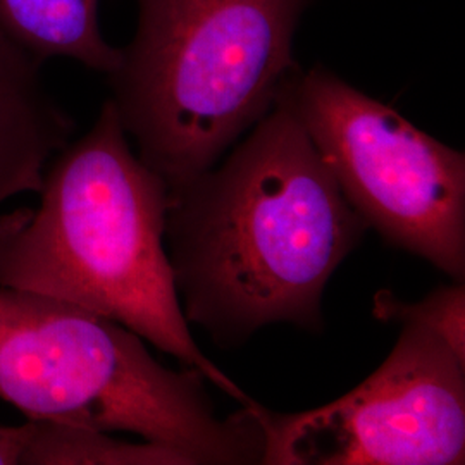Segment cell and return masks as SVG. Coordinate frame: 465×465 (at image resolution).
Segmentation results:
<instances>
[{"mask_svg":"<svg viewBox=\"0 0 465 465\" xmlns=\"http://www.w3.org/2000/svg\"><path fill=\"white\" fill-rule=\"evenodd\" d=\"M282 102L219 167L171 193L166 242L183 314L219 347L290 322L322 330V295L366 234Z\"/></svg>","mask_w":465,"mask_h":465,"instance_id":"6da1fadb","label":"cell"},{"mask_svg":"<svg viewBox=\"0 0 465 465\" xmlns=\"http://www.w3.org/2000/svg\"><path fill=\"white\" fill-rule=\"evenodd\" d=\"M38 195L35 209L0 216V286L109 317L242 407L257 405L192 336L166 249L169 188L136 155L111 99L52 157Z\"/></svg>","mask_w":465,"mask_h":465,"instance_id":"7a4b0ae2","label":"cell"},{"mask_svg":"<svg viewBox=\"0 0 465 465\" xmlns=\"http://www.w3.org/2000/svg\"><path fill=\"white\" fill-rule=\"evenodd\" d=\"M312 0H138L132 42L107 74L136 155L169 193L216 166L269 114L299 69Z\"/></svg>","mask_w":465,"mask_h":465,"instance_id":"3957f363","label":"cell"},{"mask_svg":"<svg viewBox=\"0 0 465 465\" xmlns=\"http://www.w3.org/2000/svg\"><path fill=\"white\" fill-rule=\"evenodd\" d=\"M203 381L197 369L159 364L109 317L0 286V400L28 420L132 432L193 465L262 464L264 407L221 419Z\"/></svg>","mask_w":465,"mask_h":465,"instance_id":"277c9868","label":"cell"},{"mask_svg":"<svg viewBox=\"0 0 465 465\" xmlns=\"http://www.w3.org/2000/svg\"><path fill=\"white\" fill-rule=\"evenodd\" d=\"M299 117L351 209L393 247L465 278V155L316 66L280 97Z\"/></svg>","mask_w":465,"mask_h":465,"instance_id":"5b68a950","label":"cell"},{"mask_svg":"<svg viewBox=\"0 0 465 465\" xmlns=\"http://www.w3.org/2000/svg\"><path fill=\"white\" fill-rule=\"evenodd\" d=\"M401 326L381 367L341 399L290 416L264 409L262 464H464L465 362L430 328Z\"/></svg>","mask_w":465,"mask_h":465,"instance_id":"8992f818","label":"cell"},{"mask_svg":"<svg viewBox=\"0 0 465 465\" xmlns=\"http://www.w3.org/2000/svg\"><path fill=\"white\" fill-rule=\"evenodd\" d=\"M42 64L0 30V205L38 193L52 157L74 132L44 84Z\"/></svg>","mask_w":465,"mask_h":465,"instance_id":"52a82bcc","label":"cell"},{"mask_svg":"<svg viewBox=\"0 0 465 465\" xmlns=\"http://www.w3.org/2000/svg\"><path fill=\"white\" fill-rule=\"evenodd\" d=\"M100 0H0V30L40 63L71 59L109 74L119 49L102 35Z\"/></svg>","mask_w":465,"mask_h":465,"instance_id":"ba28073f","label":"cell"},{"mask_svg":"<svg viewBox=\"0 0 465 465\" xmlns=\"http://www.w3.org/2000/svg\"><path fill=\"white\" fill-rule=\"evenodd\" d=\"M19 465H193L180 450L153 441L130 443L111 432L50 420H28Z\"/></svg>","mask_w":465,"mask_h":465,"instance_id":"9c48e42d","label":"cell"},{"mask_svg":"<svg viewBox=\"0 0 465 465\" xmlns=\"http://www.w3.org/2000/svg\"><path fill=\"white\" fill-rule=\"evenodd\" d=\"M374 316L400 324L414 321L430 328L465 362L464 282L440 286L417 303L401 302L381 292L374 297Z\"/></svg>","mask_w":465,"mask_h":465,"instance_id":"30bf717a","label":"cell"},{"mask_svg":"<svg viewBox=\"0 0 465 465\" xmlns=\"http://www.w3.org/2000/svg\"><path fill=\"white\" fill-rule=\"evenodd\" d=\"M28 434H30L28 420L19 426L0 424V465H19Z\"/></svg>","mask_w":465,"mask_h":465,"instance_id":"8fae6325","label":"cell"}]
</instances>
